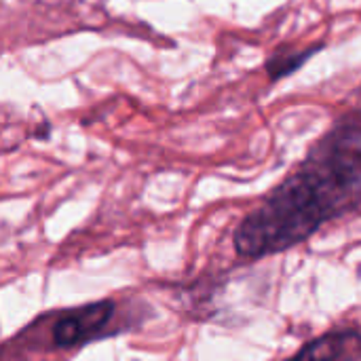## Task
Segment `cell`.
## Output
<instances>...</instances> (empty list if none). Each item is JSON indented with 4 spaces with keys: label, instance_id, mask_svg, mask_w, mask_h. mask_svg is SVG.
Masks as SVG:
<instances>
[{
    "label": "cell",
    "instance_id": "cell-1",
    "mask_svg": "<svg viewBox=\"0 0 361 361\" xmlns=\"http://www.w3.org/2000/svg\"><path fill=\"white\" fill-rule=\"evenodd\" d=\"M361 207V108L343 114L233 235L243 260H262L311 239Z\"/></svg>",
    "mask_w": 361,
    "mask_h": 361
},
{
    "label": "cell",
    "instance_id": "cell-2",
    "mask_svg": "<svg viewBox=\"0 0 361 361\" xmlns=\"http://www.w3.org/2000/svg\"><path fill=\"white\" fill-rule=\"evenodd\" d=\"M116 317V300H97L66 311H53L51 315H44L40 319L49 324L44 330L53 349H74L123 332L114 324Z\"/></svg>",
    "mask_w": 361,
    "mask_h": 361
},
{
    "label": "cell",
    "instance_id": "cell-3",
    "mask_svg": "<svg viewBox=\"0 0 361 361\" xmlns=\"http://www.w3.org/2000/svg\"><path fill=\"white\" fill-rule=\"evenodd\" d=\"M286 361H361V330H330Z\"/></svg>",
    "mask_w": 361,
    "mask_h": 361
},
{
    "label": "cell",
    "instance_id": "cell-4",
    "mask_svg": "<svg viewBox=\"0 0 361 361\" xmlns=\"http://www.w3.org/2000/svg\"><path fill=\"white\" fill-rule=\"evenodd\" d=\"M322 49H324V44H319V42L309 47V49H300V51H296V49H277L273 55H269V59L264 63L269 78L271 80H281V78L298 72Z\"/></svg>",
    "mask_w": 361,
    "mask_h": 361
}]
</instances>
